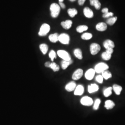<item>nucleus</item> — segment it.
Returning a JSON list of instances; mask_svg holds the SVG:
<instances>
[{
    "mask_svg": "<svg viewBox=\"0 0 125 125\" xmlns=\"http://www.w3.org/2000/svg\"><path fill=\"white\" fill-rule=\"evenodd\" d=\"M50 9L51 13V16L53 18H57L60 12V7L59 5L53 3L50 6Z\"/></svg>",
    "mask_w": 125,
    "mask_h": 125,
    "instance_id": "f257e3e1",
    "label": "nucleus"
},
{
    "mask_svg": "<svg viewBox=\"0 0 125 125\" xmlns=\"http://www.w3.org/2000/svg\"><path fill=\"white\" fill-rule=\"evenodd\" d=\"M109 68L108 65L104 62H100L94 67V71L97 73H102L103 72L107 71Z\"/></svg>",
    "mask_w": 125,
    "mask_h": 125,
    "instance_id": "f03ea898",
    "label": "nucleus"
},
{
    "mask_svg": "<svg viewBox=\"0 0 125 125\" xmlns=\"http://www.w3.org/2000/svg\"><path fill=\"white\" fill-rule=\"evenodd\" d=\"M50 27L47 24H44L40 27V31L39 32V35L40 36H45L48 32L50 31Z\"/></svg>",
    "mask_w": 125,
    "mask_h": 125,
    "instance_id": "7ed1b4c3",
    "label": "nucleus"
},
{
    "mask_svg": "<svg viewBox=\"0 0 125 125\" xmlns=\"http://www.w3.org/2000/svg\"><path fill=\"white\" fill-rule=\"evenodd\" d=\"M70 36L66 33H61L59 35L58 41L62 44L68 45L70 42Z\"/></svg>",
    "mask_w": 125,
    "mask_h": 125,
    "instance_id": "20e7f679",
    "label": "nucleus"
},
{
    "mask_svg": "<svg viewBox=\"0 0 125 125\" xmlns=\"http://www.w3.org/2000/svg\"><path fill=\"white\" fill-rule=\"evenodd\" d=\"M58 56L62 59L63 60L70 61L71 60V57L68 52L64 50H59L57 52Z\"/></svg>",
    "mask_w": 125,
    "mask_h": 125,
    "instance_id": "39448f33",
    "label": "nucleus"
},
{
    "mask_svg": "<svg viewBox=\"0 0 125 125\" xmlns=\"http://www.w3.org/2000/svg\"><path fill=\"white\" fill-rule=\"evenodd\" d=\"M81 103L85 106H90L93 103V99L89 96H84L81 99Z\"/></svg>",
    "mask_w": 125,
    "mask_h": 125,
    "instance_id": "423d86ee",
    "label": "nucleus"
},
{
    "mask_svg": "<svg viewBox=\"0 0 125 125\" xmlns=\"http://www.w3.org/2000/svg\"><path fill=\"white\" fill-rule=\"evenodd\" d=\"M101 50V46L96 43H93L90 46V51L91 54L95 55L98 53Z\"/></svg>",
    "mask_w": 125,
    "mask_h": 125,
    "instance_id": "0eeeda50",
    "label": "nucleus"
},
{
    "mask_svg": "<svg viewBox=\"0 0 125 125\" xmlns=\"http://www.w3.org/2000/svg\"><path fill=\"white\" fill-rule=\"evenodd\" d=\"M83 75V70L81 69H78L73 73L72 78L74 80H78L80 79Z\"/></svg>",
    "mask_w": 125,
    "mask_h": 125,
    "instance_id": "6e6552de",
    "label": "nucleus"
},
{
    "mask_svg": "<svg viewBox=\"0 0 125 125\" xmlns=\"http://www.w3.org/2000/svg\"><path fill=\"white\" fill-rule=\"evenodd\" d=\"M95 73V72L93 69H89L85 73V78L88 80H91L94 78Z\"/></svg>",
    "mask_w": 125,
    "mask_h": 125,
    "instance_id": "1a4fd4ad",
    "label": "nucleus"
},
{
    "mask_svg": "<svg viewBox=\"0 0 125 125\" xmlns=\"http://www.w3.org/2000/svg\"><path fill=\"white\" fill-rule=\"evenodd\" d=\"M103 46L106 50L113 49L115 47V44L112 40H107L104 42Z\"/></svg>",
    "mask_w": 125,
    "mask_h": 125,
    "instance_id": "9d476101",
    "label": "nucleus"
},
{
    "mask_svg": "<svg viewBox=\"0 0 125 125\" xmlns=\"http://www.w3.org/2000/svg\"><path fill=\"white\" fill-rule=\"evenodd\" d=\"M83 13L87 18H92L94 16V13L92 10L88 7H86L83 9Z\"/></svg>",
    "mask_w": 125,
    "mask_h": 125,
    "instance_id": "9b49d317",
    "label": "nucleus"
},
{
    "mask_svg": "<svg viewBox=\"0 0 125 125\" xmlns=\"http://www.w3.org/2000/svg\"><path fill=\"white\" fill-rule=\"evenodd\" d=\"M76 84L74 82H71L65 86V89L68 92H72L76 89Z\"/></svg>",
    "mask_w": 125,
    "mask_h": 125,
    "instance_id": "f8f14e48",
    "label": "nucleus"
},
{
    "mask_svg": "<svg viewBox=\"0 0 125 125\" xmlns=\"http://www.w3.org/2000/svg\"><path fill=\"white\" fill-rule=\"evenodd\" d=\"M96 29L99 31H104L107 29V25L105 23H99L96 26Z\"/></svg>",
    "mask_w": 125,
    "mask_h": 125,
    "instance_id": "ddd939ff",
    "label": "nucleus"
},
{
    "mask_svg": "<svg viewBox=\"0 0 125 125\" xmlns=\"http://www.w3.org/2000/svg\"><path fill=\"white\" fill-rule=\"evenodd\" d=\"M84 92V88L82 85H78L74 91V94L75 95H81Z\"/></svg>",
    "mask_w": 125,
    "mask_h": 125,
    "instance_id": "4468645a",
    "label": "nucleus"
},
{
    "mask_svg": "<svg viewBox=\"0 0 125 125\" xmlns=\"http://www.w3.org/2000/svg\"><path fill=\"white\" fill-rule=\"evenodd\" d=\"M62 27L65 29H69L72 26V21L71 20H66L61 23Z\"/></svg>",
    "mask_w": 125,
    "mask_h": 125,
    "instance_id": "2eb2a0df",
    "label": "nucleus"
},
{
    "mask_svg": "<svg viewBox=\"0 0 125 125\" xmlns=\"http://www.w3.org/2000/svg\"><path fill=\"white\" fill-rule=\"evenodd\" d=\"M99 90V87L96 84H91L88 86V91L89 93H93Z\"/></svg>",
    "mask_w": 125,
    "mask_h": 125,
    "instance_id": "dca6fc26",
    "label": "nucleus"
},
{
    "mask_svg": "<svg viewBox=\"0 0 125 125\" xmlns=\"http://www.w3.org/2000/svg\"><path fill=\"white\" fill-rule=\"evenodd\" d=\"M91 6H94L95 9L99 10L101 7V4L99 0H89Z\"/></svg>",
    "mask_w": 125,
    "mask_h": 125,
    "instance_id": "f3484780",
    "label": "nucleus"
},
{
    "mask_svg": "<svg viewBox=\"0 0 125 125\" xmlns=\"http://www.w3.org/2000/svg\"><path fill=\"white\" fill-rule=\"evenodd\" d=\"M115 106V104L111 100H107L105 103V107L107 109H111Z\"/></svg>",
    "mask_w": 125,
    "mask_h": 125,
    "instance_id": "a211bd4d",
    "label": "nucleus"
},
{
    "mask_svg": "<svg viewBox=\"0 0 125 125\" xmlns=\"http://www.w3.org/2000/svg\"><path fill=\"white\" fill-rule=\"evenodd\" d=\"M74 54L76 58L79 59H83V54L82 51L79 48H76L74 51Z\"/></svg>",
    "mask_w": 125,
    "mask_h": 125,
    "instance_id": "6ab92c4d",
    "label": "nucleus"
},
{
    "mask_svg": "<svg viewBox=\"0 0 125 125\" xmlns=\"http://www.w3.org/2000/svg\"><path fill=\"white\" fill-rule=\"evenodd\" d=\"M59 35L57 33L51 34L49 37L50 40L53 43H56L58 41Z\"/></svg>",
    "mask_w": 125,
    "mask_h": 125,
    "instance_id": "aec40b11",
    "label": "nucleus"
},
{
    "mask_svg": "<svg viewBox=\"0 0 125 125\" xmlns=\"http://www.w3.org/2000/svg\"><path fill=\"white\" fill-rule=\"evenodd\" d=\"M113 89L117 95H120L122 90V88L120 85L114 84L113 86Z\"/></svg>",
    "mask_w": 125,
    "mask_h": 125,
    "instance_id": "412c9836",
    "label": "nucleus"
},
{
    "mask_svg": "<svg viewBox=\"0 0 125 125\" xmlns=\"http://www.w3.org/2000/svg\"><path fill=\"white\" fill-rule=\"evenodd\" d=\"M73 62L72 60H71L70 61H65V60H62L61 62V66L63 70H65L67 69V67H68L70 64H72Z\"/></svg>",
    "mask_w": 125,
    "mask_h": 125,
    "instance_id": "4be33fe9",
    "label": "nucleus"
},
{
    "mask_svg": "<svg viewBox=\"0 0 125 125\" xmlns=\"http://www.w3.org/2000/svg\"><path fill=\"white\" fill-rule=\"evenodd\" d=\"M102 75L103 76V78H104V79L105 80H107L110 78L112 77V76L111 73L107 70L103 72L102 73Z\"/></svg>",
    "mask_w": 125,
    "mask_h": 125,
    "instance_id": "5701e85b",
    "label": "nucleus"
},
{
    "mask_svg": "<svg viewBox=\"0 0 125 125\" xmlns=\"http://www.w3.org/2000/svg\"><path fill=\"white\" fill-rule=\"evenodd\" d=\"M112 88L111 87H109L108 88H106L103 91V95L106 97H107L111 95L112 94Z\"/></svg>",
    "mask_w": 125,
    "mask_h": 125,
    "instance_id": "b1692460",
    "label": "nucleus"
},
{
    "mask_svg": "<svg viewBox=\"0 0 125 125\" xmlns=\"http://www.w3.org/2000/svg\"><path fill=\"white\" fill-rule=\"evenodd\" d=\"M68 13L72 18L74 17L77 13V11L75 9H70L68 10Z\"/></svg>",
    "mask_w": 125,
    "mask_h": 125,
    "instance_id": "393cba45",
    "label": "nucleus"
},
{
    "mask_svg": "<svg viewBox=\"0 0 125 125\" xmlns=\"http://www.w3.org/2000/svg\"><path fill=\"white\" fill-rule=\"evenodd\" d=\"M88 27L86 25H80L76 28V31L79 33H82L84 31L87 30Z\"/></svg>",
    "mask_w": 125,
    "mask_h": 125,
    "instance_id": "a878e982",
    "label": "nucleus"
},
{
    "mask_svg": "<svg viewBox=\"0 0 125 125\" xmlns=\"http://www.w3.org/2000/svg\"><path fill=\"white\" fill-rule=\"evenodd\" d=\"M40 48L43 54H45L48 51V47L47 45H46L45 44H42L40 45Z\"/></svg>",
    "mask_w": 125,
    "mask_h": 125,
    "instance_id": "bb28decb",
    "label": "nucleus"
},
{
    "mask_svg": "<svg viewBox=\"0 0 125 125\" xmlns=\"http://www.w3.org/2000/svg\"><path fill=\"white\" fill-rule=\"evenodd\" d=\"M92 37L93 35L91 33L89 32H86L82 35L81 38L83 40H89L92 38Z\"/></svg>",
    "mask_w": 125,
    "mask_h": 125,
    "instance_id": "cd10ccee",
    "label": "nucleus"
},
{
    "mask_svg": "<svg viewBox=\"0 0 125 125\" xmlns=\"http://www.w3.org/2000/svg\"><path fill=\"white\" fill-rule=\"evenodd\" d=\"M117 20V17H111L107 20V24H108L109 25L112 26L116 22Z\"/></svg>",
    "mask_w": 125,
    "mask_h": 125,
    "instance_id": "c85d7f7f",
    "label": "nucleus"
},
{
    "mask_svg": "<svg viewBox=\"0 0 125 125\" xmlns=\"http://www.w3.org/2000/svg\"><path fill=\"white\" fill-rule=\"evenodd\" d=\"M111 56H112L111 54L108 53L106 52H103L102 54V58L103 60L107 61V60H110V58H111Z\"/></svg>",
    "mask_w": 125,
    "mask_h": 125,
    "instance_id": "c756f323",
    "label": "nucleus"
},
{
    "mask_svg": "<svg viewBox=\"0 0 125 125\" xmlns=\"http://www.w3.org/2000/svg\"><path fill=\"white\" fill-rule=\"evenodd\" d=\"M50 68L53 70L54 72H58L59 70V66L55 62H51Z\"/></svg>",
    "mask_w": 125,
    "mask_h": 125,
    "instance_id": "7c9ffc66",
    "label": "nucleus"
},
{
    "mask_svg": "<svg viewBox=\"0 0 125 125\" xmlns=\"http://www.w3.org/2000/svg\"><path fill=\"white\" fill-rule=\"evenodd\" d=\"M101 100L100 99H97L95 100V101L94 103V107H93V109L95 110H97L99 108V105L101 103Z\"/></svg>",
    "mask_w": 125,
    "mask_h": 125,
    "instance_id": "2f4dec72",
    "label": "nucleus"
},
{
    "mask_svg": "<svg viewBox=\"0 0 125 125\" xmlns=\"http://www.w3.org/2000/svg\"><path fill=\"white\" fill-rule=\"evenodd\" d=\"M50 58L51 59L52 61H53L54 59L56 58V54L53 50H52L49 54Z\"/></svg>",
    "mask_w": 125,
    "mask_h": 125,
    "instance_id": "473e14b6",
    "label": "nucleus"
},
{
    "mask_svg": "<svg viewBox=\"0 0 125 125\" xmlns=\"http://www.w3.org/2000/svg\"><path fill=\"white\" fill-rule=\"evenodd\" d=\"M95 80L100 83H102L103 81V77L102 75H99L98 76H96L95 77Z\"/></svg>",
    "mask_w": 125,
    "mask_h": 125,
    "instance_id": "72a5a7b5",
    "label": "nucleus"
},
{
    "mask_svg": "<svg viewBox=\"0 0 125 125\" xmlns=\"http://www.w3.org/2000/svg\"><path fill=\"white\" fill-rule=\"evenodd\" d=\"M114 15V13L112 12H108L106 13H103V18H108L109 17H113Z\"/></svg>",
    "mask_w": 125,
    "mask_h": 125,
    "instance_id": "f704fd0d",
    "label": "nucleus"
},
{
    "mask_svg": "<svg viewBox=\"0 0 125 125\" xmlns=\"http://www.w3.org/2000/svg\"><path fill=\"white\" fill-rule=\"evenodd\" d=\"M86 0H78V4L80 6H82L84 4Z\"/></svg>",
    "mask_w": 125,
    "mask_h": 125,
    "instance_id": "c9c22d12",
    "label": "nucleus"
},
{
    "mask_svg": "<svg viewBox=\"0 0 125 125\" xmlns=\"http://www.w3.org/2000/svg\"><path fill=\"white\" fill-rule=\"evenodd\" d=\"M106 52H107V53L110 54L112 55V53L114 52V50H113V49H108L106 50Z\"/></svg>",
    "mask_w": 125,
    "mask_h": 125,
    "instance_id": "e433bc0d",
    "label": "nucleus"
},
{
    "mask_svg": "<svg viewBox=\"0 0 125 125\" xmlns=\"http://www.w3.org/2000/svg\"><path fill=\"white\" fill-rule=\"evenodd\" d=\"M102 11L103 13H107L108 12V9L107 8H104L103 9H102Z\"/></svg>",
    "mask_w": 125,
    "mask_h": 125,
    "instance_id": "4c0bfd02",
    "label": "nucleus"
},
{
    "mask_svg": "<svg viewBox=\"0 0 125 125\" xmlns=\"http://www.w3.org/2000/svg\"><path fill=\"white\" fill-rule=\"evenodd\" d=\"M59 5H60V7H61L62 9H65V5L63 2H59Z\"/></svg>",
    "mask_w": 125,
    "mask_h": 125,
    "instance_id": "58836bf2",
    "label": "nucleus"
},
{
    "mask_svg": "<svg viewBox=\"0 0 125 125\" xmlns=\"http://www.w3.org/2000/svg\"><path fill=\"white\" fill-rule=\"evenodd\" d=\"M51 63V62H45V66H46V67H50Z\"/></svg>",
    "mask_w": 125,
    "mask_h": 125,
    "instance_id": "ea45409f",
    "label": "nucleus"
},
{
    "mask_svg": "<svg viewBox=\"0 0 125 125\" xmlns=\"http://www.w3.org/2000/svg\"><path fill=\"white\" fill-rule=\"evenodd\" d=\"M59 0V2H62L64 0Z\"/></svg>",
    "mask_w": 125,
    "mask_h": 125,
    "instance_id": "a19ab883",
    "label": "nucleus"
},
{
    "mask_svg": "<svg viewBox=\"0 0 125 125\" xmlns=\"http://www.w3.org/2000/svg\"><path fill=\"white\" fill-rule=\"evenodd\" d=\"M70 0V1H75L76 0Z\"/></svg>",
    "mask_w": 125,
    "mask_h": 125,
    "instance_id": "79ce46f5",
    "label": "nucleus"
}]
</instances>
